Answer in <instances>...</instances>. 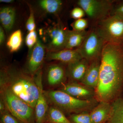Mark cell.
Wrapping results in <instances>:
<instances>
[{
  "mask_svg": "<svg viewBox=\"0 0 123 123\" xmlns=\"http://www.w3.org/2000/svg\"><path fill=\"white\" fill-rule=\"evenodd\" d=\"M111 15H115L123 20V1L113 5Z\"/></svg>",
  "mask_w": 123,
  "mask_h": 123,
  "instance_id": "4316f807",
  "label": "cell"
},
{
  "mask_svg": "<svg viewBox=\"0 0 123 123\" xmlns=\"http://www.w3.org/2000/svg\"><path fill=\"white\" fill-rule=\"evenodd\" d=\"M42 72L40 69L34 76L39 90V96L35 107V123H44L48 111V101L42 85Z\"/></svg>",
  "mask_w": 123,
  "mask_h": 123,
  "instance_id": "30bf717a",
  "label": "cell"
},
{
  "mask_svg": "<svg viewBox=\"0 0 123 123\" xmlns=\"http://www.w3.org/2000/svg\"><path fill=\"white\" fill-rule=\"evenodd\" d=\"M0 99L6 109L21 123H35L34 108L14 94L8 87L0 84Z\"/></svg>",
  "mask_w": 123,
  "mask_h": 123,
  "instance_id": "3957f363",
  "label": "cell"
},
{
  "mask_svg": "<svg viewBox=\"0 0 123 123\" xmlns=\"http://www.w3.org/2000/svg\"><path fill=\"white\" fill-rule=\"evenodd\" d=\"M106 43L94 28L88 31L85 39L77 49L83 59L92 62L101 57Z\"/></svg>",
  "mask_w": 123,
  "mask_h": 123,
  "instance_id": "ba28073f",
  "label": "cell"
},
{
  "mask_svg": "<svg viewBox=\"0 0 123 123\" xmlns=\"http://www.w3.org/2000/svg\"><path fill=\"white\" fill-rule=\"evenodd\" d=\"M109 120L110 123H123V98L112 103Z\"/></svg>",
  "mask_w": 123,
  "mask_h": 123,
  "instance_id": "ffe728a7",
  "label": "cell"
},
{
  "mask_svg": "<svg viewBox=\"0 0 123 123\" xmlns=\"http://www.w3.org/2000/svg\"><path fill=\"white\" fill-rule=\"evenodd\" d=\"M66 73L71 79L81 81L89 67V62L82 59L68 64Z\"/></svg>",
  "mask_w": 123,
  "mask_h": 123,
  "instance_id": "4fadbf2b",
  "label": "cell"
},
{
  "mask_svg": "<svg viewBox=\"0 0 123 123\" xmlns=\"http://www.w3.org/2000/svg\"><path fill=\"white\" fill-rule=\"evenodd\" d=\"M37 35L35 30L29 32L26 36L25 43L27 46L30 50L34 47L38 40Z\"/></svg>",
  "mask_w": 123,
  "mask_h": 123,
  "instance_id": "cb8c5ba5",
  "label": "cell"
},
{
  "mask_svg": "<svg viewBox=\"0 0 123 123\" xmlns=\"http://www.w3.org/2000/svg\"><path fill=\"white\" fill-rule=\"evenodd\" d=\"M68 29L61 22L55 23L48 26L43 31H39L47 52L55 51L65 48L66 31Z\"/></svg>",
  "mask_w": 123,
  "mask_h": 123,
  "instance_id": "8992f818",
  "label": "cell"
},
{
  "mask_svg": "<svg viewBox=\"0 0 123 123\" xmlns=\"http://www.w3.org/2000/svg\"><path fill=\"white\" fill-rule=\"evenodd\" d=\"M76 98L90 97L92 92L89 89L76 83H69L64 84L60 90Z\"/></svg>",
  "mask_w": 123,
  "mask_h": 123,
  "instance_id": "e0dca14e",
  "label": "cell"
},
{
  "mask_svg": "<svg viewBox=\"0 0 123 123\" xmlns=\"http://www.w3.org/2000/svg\"><path fill=\"white\" fill-rule=\"evenodd\" d=\"M47 50L44 44L38 39L35 46L29 53L24 70L27 73L34 76L41 69L42 64L45 59Z\"/></svg>",
  "mask_w": 123,
  "mask_h": 123,
  "instance_id": "9c48e42d",
  "label": "cell"
},
{
  "mask_svg": "<svg viewBox=\"0 0 123 123\" xmlns=\"http://www.w3.org/2000/svg\"><path fill=\"white\" fill-rule=\"evenodd\" d=\"M88 20L83 18L75 20L72 23L71 26L74 30L83 31H86V29L88 27Z\"/></svg>",
  "mask_w": 123,
  "mask_h": 123,
  "instance_id": "d4e9b609",
  "label": "cell"
},
{
  "mask_svg": "<svg viewBox=\"0 0 123 123\" xmlns=\"http://www.w3.org/2000/svg\"><path fill=\"white\" fill-rule=\"evenodd\" d=\"M111 111V105L108 102H101L90 114L92 123H102L109 119Z\"/></svg>",
  "mask_w": 123,
  "mask_h": 123,
  "instance_id": "2e32d148",
  "label": "cell"
},
{
  "mask_svg": "<svg viewBox=\"0 0 123 123\" xmlns=\"http://www.w3.org/2000/svg\"><path fill=\"white\" fill-rule=\"evenodd\" d=\"M5 39L4 31L2 27H0V44L2 45Z\"/></svg>",
  "mask_w": 123,
  "mask_h": 123,
  "instance_id": "f546056e",
  "label": "cell"
},
{
  "mask_svg": "<svg viewBox=\"0 0 123 123\" xmlns=\"http://www.w3.org/2000/svg\"><path fill=\"white\" fill-rule=\"evenodd\" d=\"M0 84L35 108L39 96V90L34 76L18 67L6 66L0 70Z\"/></svg>",
  "mask_w": 123,
  "mask_h": 123,
  "instance_id": "7a4b0ae2",
  "label": "cell"
},
{
  "mask_svg": "<svg viewBox=\"0 0 123 123\" xmlns=\"http://www.w3.org/2000/svg\"><path fill=\"white\" fill-rule=\"evenodd\" d=\"M88 31H78L68 29L66 31L65 49H76L79 48L85 39Z\"/></svg>",
  "mask_w": 123,
  "mask_h": 123,
  "instance_id": "9a60e30c",
  "label": "cell"
},
{
  "mask_svg": "<svg viewBox=\"0 0 123 123\" xmlns=\"http://www.w3.org/2000/svg\"><path fill=\"white\" fill-rule=\"evenodd\" d=\"M0 123H21L7 110L0 113Z\"/></svg>",
  "mask_w": 123,
  "mask_h": 123,
  "instance_id": "484cf974",
  "label": "cell"
},
{
  "mask_svg": "<svg viewBox=\"0 0 123 123\" xmlns=\"http://www.w3.org/2000/svg\"><path fill=\"white\" fill-rule=\"evenodd\" d=\"M85 15L84 10L79 7H75L73 9L70 13L71 17L76 20L83 18Z\"/></svg>",
  "mask_w": 123,
  "mask_h": 123,
  "instance_id": "f1b7e54d",
  "label": "cell"
},
{
  "mask_svg": "<svg viewBox=\"0 0 123 123\" xmlns=\"http://www.w3.org/2000/svg\"><path fill=\"white\" fill-rule=\"evenodd\" d=\"M22 43L21 31L18 30L14 31L7 41V46L11 52H15L20 49Z\"/></svg>",
  "mask_w": 123,
  "mask_h": 123,
  "instance_id": "7402d4cb",
  "label": "cell"
},
{
  "mask_svg": "<svg viewBox=\"0 0 123 123\" xmlns=\"http://www.w3.org/2000/svg\"><path fill=\"white\" fill-rule=\"evenodd\" d=\"M70 118L73 123H92L90 114L87 113L73 115Z\"/></svg>",
  "mask_w": 123,
  "mask_h": 123,
  "instance_id": "603a6c76",
  "label": "cell"
},
{
  "mask_svg": "<svg viewBox=\"0 0 123 123\" xmlns=\"http://www.w3.org/2000/svg\"><path fill=\"white\" fill-rule=\"evenodd\" d=\"M46 121L49 123H73L66 118L61 110L55 106L49 108Z\"/></svg>",
  "mask_w": 123,
  "mask_h": 123,
  "instance_id": "d6986e66",
  "label": "cell"
},
{
  "mask_svg": "<svg viewBox=\"0 0 123 123\" xmlns=\"http://www.w3.org/2000/svg\"><path fill=\"white\" fill-rule=\"evenodd\" d=\"M14 1L12 0H0V2H4L6 3H11L13 2Z\"/></svg>",
  "mask_w": 123,
  "mask_h": 123,
  "instance_id": "4dcf8cb0",
  "label": "cell"
},
{
  "mask_svg": "<svg viewBox=\"0 0 123 123\" xmlns=\"http://www.w3.org/2000/svg\"><path fill=\"white\" fill-rule=\"evenodd\" d=\"M123 82V44L106 43L101 55L97 98L108 102L116 96Z\"/></svg>",
  "mask_w": 123,
  "mask_h": 123,
  "instance_id": "6da1fadb",
  "label": "cell"
},
{
  "mask_svg": "<svg viewBox=\"0 0 123 123\" xmlns=\"http://www.w3.org/2000/svg\"><path fill=\"white\" fill-rule=\"evenodd\" d=\"M66 72L63 67L57 64H50L46 71L47 81L51 86H56L62 83Z\"/></svg>",
  "mask_w": 123,
  "mask_h": 123,
  "instance_id": "5bb4252c",
  "label": "cell"
},
{
  "mask_svg": "<svg viewBox=\"0 0 123 123\" xmlns=\"http://www.w3.org/2000/svg\"><path fill=\"white\" fill-rule=\"evenodd\" d=\"M114 2L111 0H79L77 4L89 18L97 23L111 15Z\"/></svg>",
  "mask_w": 123,
  "mask_h": 123,
  "instance_id": "52a82bcc",
  "label": "cell"
},
{
  "mask_svg": "<svg viewBox=\"0 0 123 123\" xmlns=\"http://www.w3.org/2000/svg\"><path fill=\"white\" fill-rule=\"evenodd\" d=\"M97 33L107 43L123 44V20L110 15L97 22Z\"/></svg>",
  "mask_w": 123,
  "mask_h": 123,
  "instance_id": "5b68a950",
  "label": "cell"
},
{
  "mask_svg": "<svg viewBox=\"0 0 123 123\" xmlns=\"http://www.w3.org/2000/svg\"><path fill=\"white\" fill-rule=\"evenodd\" d=\"M40 7L46 12L56 14L63 6V2L60 0H42L39 2Z\"/></svg>",
  "mask_w": 123,
  "mask_h": 123,
  "instance_id": "44dd1931",
  "label": "cell"
},
{
  "mask_svg": "<svg viewBox=\"0 0 123 123\" xmlns=\"http://www.w3.org/2000/svg\"><path fill=\"white\" fill-rule=\"evenodd\" d=\"M48 102L66 112H76L89 108L92 101L76 98L61 90L44 91Z\"/></svg>",
  "mask_w": 123,
  "mask_h": 123,
  "instance_id": "277c9868",
  "label": "cell"
},
{
  "mask_svg": "<svg viewBox=\"0 0 123 123\" xmlns=\"http://www.w3.org/2000/svg\"><path fill=\"white\" fill-rule=\"evenodd\" d=\"M16 12L13 7H5L0 10V20L2 27L7 31L11 30L15 22Z\"/></svg>",
  "mask_w": 123,
  "mask_h": 123,
  "instance_id": "ac0fdd59",
  "label": "cell"
},
{
  "mask_svg": "<svg viewBox=\"0 0 123 123\" xmlns=\"http://www.w3.org/2000/svg\"><path fill=\"white\" fill-rule=\"evenodd\" d=\"M26 28L29 32L35 30L36 24L34 11L30 8V14L26 23Z\"/></svg>",
  "mask_w": 123,
  "mask_h": 123,
  "instance_id": "83f0119b",
  "label": "cell"
},
{
  "mask_svg": "<svg viewBox=\"0 0 123 123\" xmlns=\"http://www.w3.org/2000/svg\"><path fill=\"white\" fill-rule=\"evenodd\" d=\"M82 59L77 49L47 52L45 58L49 61H56L68 64Z\"/></svg>",
  "mask_w": 123,
  "mask_h": 123,
  "instance_id": "8fae6325",
  "label": "cell"
},
{
  "mask_svg": "<svg viewBox=\"0 0 123 123\" xmlns=\"http://www.w3.org/2000/svg\"><path fill=\"white\" fill-rule=\"evenodd\" d=\"M101 57L91 62L84 78L82 84L89 87H97L99 81Z\"/></svg>",
  "mask_w": 123,
  "mask_h": 123,
  "instance_id": "7c38bea8",
  "label": "cell"
}]
</instances>
